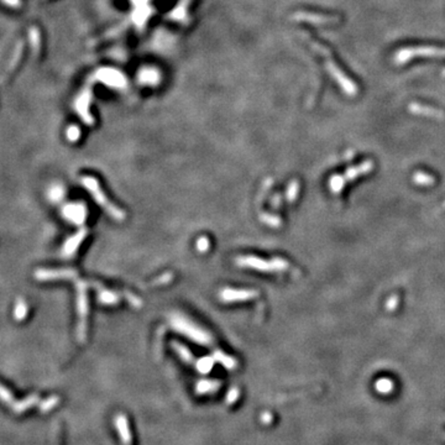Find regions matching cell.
I'll use <instances>...</instances> for the list:
<instances>
[{"mask_svg": "<svg viewBox=\"0 0 445 445\" xmlns=\"http://www.w3.org/2000/svg\"><path fill=\"white\" fill-rule=\"evenodd\" d=\"M309 44H310V46H312L313 48H314L315 51L319 53V55L323 56L327 70H328L329 74L333 77L334 81H335L336 83L340 86V88L343 89L344 93L348 94V95H350V96L356 95V94L359 93V87H357V84H355L354 82L349 78V77L346 76L345 73L343 72V70H341V68L339 67L335 62H334L333 56H331L330 51H329L328 48H326L323 45H320L319 42L309 41Z\"/></svg>", "mask_w": 445, "mask_h": 445, "instance_id": "cell-1", "label": "cell"}, {"mask_svg": "<svg viewBox=\"0 0 445 445\" xmlns=\"http://www.w3.org/2000/svg\"><path fill=\"white\" fill-rule=\"evenodd\" d=\"M169 324H171L172 329H175L176 331L183 334V335H186L190 340L195 341V343L202 344V345H208V344L211 343V334L207 333L204 329H202L194 322H192L189 318L181 314V313H173V314H171V317H169Z\"/></svg>", "mask_w": 445, "mask_h": 445, "instance_id": "cell-2", "label": "cell"}, {"mask_svg": "<svg viewBox=\"0 0 445 445\" xmlns=\"http://www.w3.org/2000/svg\"><path fill=\"white\" fill-rule=\"evenodd\" d=\"M414 57H430L442 58L445 57L444 47L437 46H412L399 48L393 56V61L397 65H404L413 60Z\"/></svg>", "mask_w": 445, "mask_h": 445, "instance_id": "cell-3", "label": "cell"}, {"mask_svg": "<svg viewBox=\"0 0 445 445\" xmlns=\"http://www.w3.org/2000/svg\"><path fill=\"white\" fill-rule=\"evenodd\" d=\"M82 183H83L84 187L87 188V190L93 195L94 201H95L99 206L103 207V209H104L113 219H115V220L117 221L124 220V218H125L124 211H122L121 209L117 208V207H115L114 204L108 199L107 195L104 194V192H103L102 188H100V185H99L98 181H96L95 178L84 177Z\"/></svg>", "mask_w": 445, "mask_h": 445, "instance_id": "cell-4", "label": "cell"}, {"mask_svg": "<svg viewBox=\"0 0 445 445\" xmlns=\"http://www.w3.org/2000/svg\"><path fill=\"white\" fill-rule=\"evenodd\" d=\"M236 265L242 268H253L261 272H280L288 268V262L280 258H274L267 261L256 256H240L236 258Z\"/></svg>", "mask_w": 445, "mask_h": 445, "instance_id": "cell-5", "label": "cell"}, {"mask_svg": "<svg viewBox=\"0 0 445 445\" xmlns=\"http://www.w3.org/2000/svg\"><path fill=\"white\" fill-rule=\"evenodd\" d=\"M258 292L254 289H233L225 288L220 292V300L225 303L245 302L258 298Z\"/></svg>", "mask_w": 445, "mask_h": 445, "instance_id": "cell-6", "label": "cell"}, {"mask_svg": "<svg viewBox=\"0 0 445 445\" xmlns=\"http://www.w3.org/2000/svg\"><path fill=\"white\" fill-rule=\"evenodd\" d=\"M88 314V300H87V287L84 283H78V338L84 340L86 336V318Z\"/></svg>", "mask_w": 445, "mask_h": 445, "instance_id": "cell-7", "label": "cell"}, {"mask_svg": "<svg viewBox=\"0 0 445 445\" xmlns=\"http://www.w3.org/2000/svg\"><path fill=\"white\" fill-rule=\"evenodd\" d=\"M296 18L302 21L315 23V25H334V23H338L339 20H340V18L335 15H323V14L312 13H298Z\"/></svg>", "mask_w": 445, "mask_h": 445, "instance_id": "cell-8", "label": "cell"}, {"mask_svg": "<svg viewBox=\"0 0 445 445\" xmlns=\"http://www.w3.org/2000/svg\"><path fill=\"white\" fill-rule=\"evenodd\" d=\"M65 215L74 224H83L87 216V208L84 204H70L66 207Z\"/></svg>", "mask_w": 445, "mask_h": 445, "instance_id": "cell-9", "label": "cell"}, {"mask_svg": "<svg viewBox=\"0 0 445 445\" xmlns=\"http://www.w3.org/2000/svg\"><path fill=\"white\" fill-rule=\"evenodd\" d=\"M409 110L411 113L417 115H423V117H435V119H444L445 113L442 110L437 109V108L429 107V105H423L419 103H411L409 104Z\"/></svg>", "mask_w": 445, "mask_h": 445, "instance_id": "cell-10", "label": "cell"}, {"mask_svg": "<svg viewBox=\"0 0 445 445\" xmlns=\"http://www.w3.org/2000/svg\"><path fill=\"white\" fill-rule=\"evenodd\" d=\"M115 425H117V429L119 430L122 443L125 445H130L131 444L130 429H129L128 421H126L124 414H117V418H115Z\"/></svg>", "mask_w": 445, "mask_h": 445, "instance_id": "cell-11", "label": "cell"}, {"mask_svg": "<svg viewBox=\"0 0 445 445\" xmlns=\"http://www.w3.org/2000/svg\"><path fill=\"white\" fill-rule=\"evenodd\" d=\"M371 169H373V162L367 161V162H364V164H361L360 166L352 167V168L348 169L345 175L341 176V177H343L344 183H346V182H349V181L354 180V178L359 177L360 175H365V173L370 172Z\"/></svg>", "mask_w": 445, "mask_h": 445, "instance_id": "cell-12", "label": "cell"}, {"mask_svg": "<svg viewBox=\"0 0 445 445\" xmlns=\"http://www.w3.org/2000/svg\"><path fill=\"white\" fill-rule=\"evenodd\" d=\"M120 301V294L109 289L102 288L98 293V302L104 305H115Z\"/></svg>", "mask_w": 445, "mask_h": 445, "instance_id": "cell-13", "label": "cell"}, {"mask_svg": "<svg viewBox=\"0 0 445 445\" xmlns=\"http://www.w3.org/2000/svg\"><path fill=\"white\" fill-rule=\"evenodd\" d=\"M211 356L214 357L215 361H218L219 364L223 365L225 369L234 370L235 367H236V360L233 359V357L229 356V355L224 354V352L220 351V350H216V351H214V354L211 355Z\"/></svg>", "mask_w": 445, "mask_h": 445, "instance_id": "cell-14", "label": "cell"}, {"mask_svg": "<svg viewBox=\"0 0 445 445\" xmlns=\"http://www.w3.org/2000/svg\"><path fill=\"white\" fill-rule=\"evenodd\" d=\"M86 236H87V230L83 229V230H81L78 234L74 235L72 239L68 240V242L66 244V249H65L66 254H67V255H72V254L77 250V247L79 246V244L83 241V239Z\"/></svg>", "mask_w": 445, "mask_h": 445, "instance_id": "cell-15", "label": "cell"}, {"mask_svg": "<svg viewBox=\"0 0 445 445\" xmlns=\"http://www.w3.org/2000/svg\"><path fill=\"white\" fill-rule=\"evenodd\" d=\"M214 362H215V360H214L213 356H204L202 357V359L198 360L197 364H195V367H197V370L199 373L206 375V374L211 373V369H213L214 366Z\"/></svg>", "mask_w": 445, "mask_h": 445, "instance_id": "cell-16", "label": "cell"}, {"mask_svg": "<svg viewBox=\"0 0 445 445\" xmlns=\"http://www.w3.org/2000/svg\"><path fill=\"white\" fill-rule=\"evenodd\" d=\"M172 346H173V349H175V351L177 352L178 356H180L181 359L183 360V361L189 362V364H190V362H193L192 352H190L189 350H188L185 345H182V344H178V343H176V341H173V343H172Z\"/></svg>", "mask_w": 445, "mask_h": 445, "instance_id": "cell-17", "label": "cell"}, {"mask_svg": "<svg viewBox=\"0 0 445 445\" xmlns=\"http://www.w3.org/2000/svg\"><path fill=\"white\" fill-rule=\"evenodd\" d=\"M219 388V382H215V381H207L203 380L197 385V392L198 393H211L214 392Z\"/></svg>", "mask_w": 445, "mask_h": 445, "instance_id": "cell-18", "label": "cell"}, {"mask_svg": "<svg viewBox=\"0 0 445 445\" xmlns=\"http://www.w3.org/2000/svg\"><path fill=\"white\" fill-rule=\"evenodd\" d=\"M298 192H300V185H298L297 181H293V182H291V185L288 186V189H287L286 193L287 201L293 202L297 198V195H298Z\"/></svg>", "mask_w": 445, "mask_h": 445, "instance_id": "cell-19", "label": "cell"}, {"mask_svg": "<svg viewBox=\"0 0 445 445\" xmlns=\"http://www.w3.org/2000/svg\"><path fill=\"white\" fill-rule=\"evenodd\" d=\"M413 181L421 186H429V185H432V183H434V180H433L430 176L425 175V173H422V172H418V173H416L413 177Z\"/></svg>", "mask_w": 445, "mask_h": 445, "instance_id": "cell-20", "label": "cell"}, {"mask_svg": "<svg viewBox=\"0 0 445 445\" xmlns=\"http://www.w3.org/2000/svg\"><path fill=\"white\" fill-rule=\"evenodd\" d=\"M195 246H197V250L199 253H207L209 250V247H211V241H209V239L207 236H201L198 237Z\"/></svg>", "mask_w": 445, "mask_h": 445, "instance_id": "cell-21", "label": "cell"}, {"mask_svg": "<svg viewBox=\"0 0 445 445\" xmlns=\"http://www.w3.org/2000/svg\"><path fill=\"white\" fill-rule=\"evenodd\" d=\"M261 220H262L265 224L270 225V227H279L280 223H281L277 216L266 215V214H262V215H261Z\"/></svg>", "mask_w": 445, "mask_h": 445, "instance_id": "cell-22", "label": "cell"}, {"mask_svg": "<svg viewBox=\"0 0 445 445\" xmlns=\"http://www.w3.org/2000/svg\"><path fill=\"white\" fill-rule=\"evenodd\" d=\"M237 397H239V390H237V388H233V390L230 391L229 396H228L227 401L229 402V403H233Z\"/></svg>", "mask_w": 445, "mask_h": 445, "instance_id": "cell-23", "label": "cell"}, {"mask_svg": "<svg viewBox=\"0 0 445 445\" xmlns=\"http://www.w3.org/2000/svg\"><path fill=\"white\" fill-rule=\"evenodd\" d=\"M396 305H397V297L393 296L392 298H391V300L387 302V307H388V309L392 310V309H395Z\"/></svg>", "mask_w": 445, "mask_h": 445, "instance_id": "cell-24", "label": "cell"}, {"mask_svg": "<svg viewBox=\"0 0 445 445\" xmlns=\"http://www.w3.org/2000/svg\"><path fill=\"white\" fill-rule=\"evenodd\" d=\"M78 135H79V131L77 130V129H72V130H70V138L72 139V140H76V139L78 138Z\"/></svg>", "mask_w": 445, "mask_h": 445, "instance_id": "cell-25", "label": "cell"}, {"mask_svg": "<svg viewBox=\"0 0 445 445\" xmlns=\"http://www.w3.org/2000/svg\"><path fill=\"white\" fill-rule=\"evenodd\" d=\"M443 76H444V77H445V70H444V72H443Z\"/></svg>", "mask_w": 445, "mask_h": 445, "instance_id": "cell-26", "label": "cell"}]
</instances>
